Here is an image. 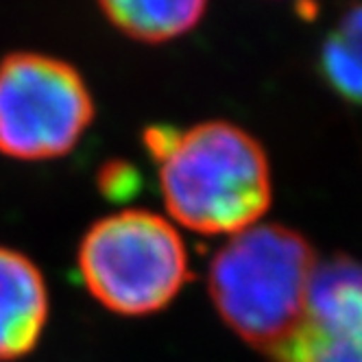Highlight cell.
I'll return each mask as SVG.
<instances>
[{
	"mask_svg": "<svg viewBox=\"0 0 362 362\" xmlns=\"http://www.w3.org/2000/svg\"><path fill=\"white\" fill-rule=\"evenodd\" d=\"M50 295L27 253L0 245V362L27 358L46 329Z\"/></svg>",
	"mask_w": 362,
	"mask_h": 362,
	"instance_id": "cell-6",
	"label": "cell"
},
{
	"mask_svg": "<svg viewBox=\"0 0 362 362\" xmlns=\"http://www.w3.org/2000/svg\"><path fill=\"white\" fill-rule=\"evenodd\" d=\"M86 291L120 317L162 313L190 281L184 236L166 216L129 208L92 223L76 249Z\"/></svg>",
	"mask_w": 362,
	"mask_h": 362,
	"instance_id": "cell-3",
	"label": "cell"
},
{
	"mask_svg": "<svg viewBox=\"0 0 362 362\" xmlns=\"http://www.w3.org/2000/svg\"><path fill=\"white\" fill-rule=\"evenodd\" d=\"M94 122V98L81 72L44 53L0 62V153L18 162L68 155Z\"/></svg>",
	"mask_w": 362,
	"mask_h": 362,
	"instance_id": "cell-4",
	"label": "cell"
},
{
	"mask_svg": "<svg viewBox=\"0 0 362 362\" xmlns=\"http://www.w3.org/2000/svg\"><path fill=\"white\" fill-rule=\"evenodd\" d=\"M173 223L199 236H236L262 223L273 201L269 155L260 140L227 120L188 129H144Z\"/></svg>",
	"mask_w": 362,
	"mask_h": 362,
	"instance_id": "cell-1",
	"label": "cell"
},
{
	"mask_svg": "<svg viewBox=\"0 0 362 362\" xmlns=\"http://www.w3.org/2000/svg\"><path fill=\"white\" fill-rule=\"evenodd\" d=\"M319 264L297 229L257 223L212 255L208 295L231 334L271 358L301 323Z\"/></svg>",
	"mask_w": 362,
	"mask_h": 362,
	"instance_id": "cell-2",
	"label": "cell"
},
{
	"mask_svg": "<svg viewBox=\"0 0 362 362\" xmlns=\"http://www.w3.org/2000/svg\"><path fill=\"white\" fill-rule=\"evenodd\" d=\"M319 72L336 96L362 105V3L349 7L325 35Z\"/></svg>",
	"mask_w": 362,
	"mask_h": 362,
	"instance_id": "cell-8",
	"label": "cell"
},
{
	"mask_svg": "<svg viewBox=\"0 0 362 362\" xmlns=\"http://www.w3.org/2000/svg\"><path fill=\"white\" fill-rule=\"evenodd\" d=\"M273 362H362V260L319 264L301 323Z\"/></svg>",
	"mask_w": 362,
	"mask_h": 362,
	"instance_id": "cell-5",
	"label": "cell"
},
{
	"mask_svg": "<svg viewBox=\"0 0 362 362\" xmlns=\"http://www.w3.org/2000/svg\"><path fill=\"white\" fill-rule=\"evenodd\" d=\"M122 35L142 44H164L190 33L208 11V0H96Z\"/></svg>",
	"mask_w": 362,
	"mask_h": 362,
	"instance_id": "cell-7",
	"label": "cell"
}]
</instances>
